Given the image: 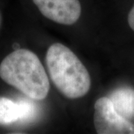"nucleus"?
I'll return each mask as SVG.
<instances>
[{
    "mask_svg": "<svg viewBox=\"0 0 134 134\" xmlns=\"http://www.w3.org/2000/svg\"><path fill=\"white\" fill-rule=\"evenodd\" d=\"M0 77L33 100L45 99L50 83L36 54L19 48L6 56L0 64Z\"/></svg>",
    "mask_w": 134,
    "mask_h": 134,
    "instance_id": "1",
    "label": "nucleus"
},
{
    "mask_svg": "<svg viewBox=\"0 0 134 134\" xmlns=\"http://www.w3.org/2000/svg\"><path fill=\"white\" fill-rule=\"evenodd\" d=\"M46 63L54 85L63 96L76 99L90 91L91 79L88 70L66 46L59 43L50 46L46 55Z\"/></svg>",
    "mask_w": 134,
    "mask_h": 134,
    "instance_id": "2",
    "label": "nucleus"
},
{
    "mask_svg": "<svg viewBox=\"0 0 134 134\" xmlns=\"http://www.w3.org/2000/svg\"><path fill=\"white\" fill-rule=\"evenodd\" d=\"M94 125L98 134H134V125L115 110L109 97L96 101Z\"/></svg>",
    "mask_w": 134,
    "mask_h": 134,
    "instance_id": "3",
    "label": "nucleus"
},
{
    "mask_svg": "<svg viewBox=\"0 0 134 134\" xmlns=\"http://www.w3.org/2000/svg\"><path fill=\"white\" fill-rule=\"evenodd\" d=\"M40 13L58 24L71 25L79 19L81 5L79 0H33Z\"/></svg>",
    "mask_w": 134,
    "mask_h": 134,
    "instance_id": "4",
    "label": "nucleus"
},
{
    "mask_svg": "<svg viewBox=\"0 0 134 134\" xmlns=\"http://www.w3.org/2000/svg\"><path fill=\"white\" fill-rule=\"evenodd\" d=\"M115 110L127 119L134 118V89L122 87L115 90L109 97Z\"/></svg>",
    "mask_w": 134,
    "mask_h": 134,
    "instance_id": "5",
    "label": "nucleus"
},
{
    "mask_svg": "<svg viewBox=\"0 0 134 134\" xmlns=\"http://www.w3.org/2000/svg\"><path fill=\"white\" fill-rule=\"evenodd\" d=\"M21 119L22 107L19 101L0 97V125H10Z\"/></svg>",
    "mask_w": 134,
    "mask_h": 134,
    "instance_id": "6",
    "label": "nucleus"
},
{
    "mask_svg": "<svg viewBox=\"0 0 134 134\" xmlns=\"http://www.w3.org/2000/svg\"><path fill=\"white\" fill-rule=\"evenodd\" d=\"M22 107V121H29L33 120L37 115L36 107L32 102L28 100H19Z\"/></svg>",
    "mask_w": 134,
    "mask_h": 134,
    "instance_id": "7",
    "label": "nucleus"
},
{
    "mask_svg": "<svg viewBox=\"0 0 134 134\" xmlns=\"http://www.w3.org/2000/svg\"><path fill=\"white\" fill-rule=\"evenodd\" d=\"M127 21H128V24H129L130 29L134 31V4L128 14Z\"/></svg>",
    "mask_w": 134,
    "mask_h": 134,
    "instance_id": "8",
    "label": "nucleus"
},
{
    "mask_svg": "<svg viewBox=\"0 0 134 134\" xmlns=\"http://www.w3.org/2000/svg\"><path fill=\"white\" fill-rule=\"evenodd\" d=\"M1 24H2V15L0 13V27H1Z\"/></svg>",
    "mask_w": 134,
    "mask_h": 134,
    "instance_id": "9",
    "label": "nucleus"
}]
</instances>
